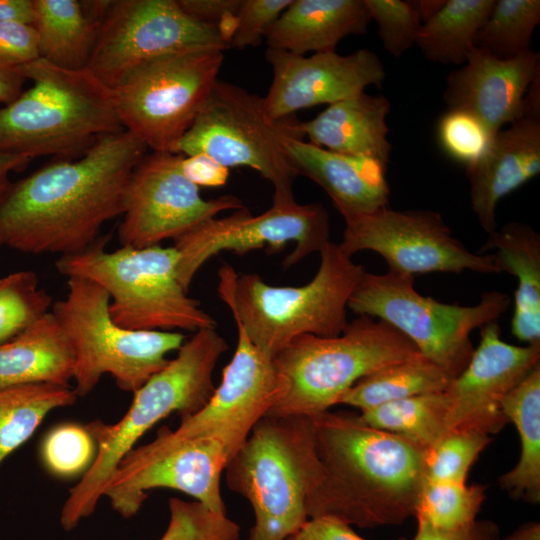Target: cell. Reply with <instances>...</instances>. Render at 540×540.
<instances>
[{
    "instance_id": "1",
    "label": "cell",
    "mask_w": 540,
    "mask_h": 540,
    "mask_svg": "<svg viewBox=\"0 0 540 540\" xmlns=\"http://www.w3.org/2000/svg\"><path fill=\"white\" fill-rule=\"evenodd\" d=\"M148 152L121 130L98 139L83 155L55 159L13 182L0 203V248L25 254H75L122 215L129 176Z\"/></svg>"
},
{
    "instance_id": "2",
    "label": "cell",
    "mask_w": 540,
    "mask_h": 540,
    "mask_svg": "<svg viewBox=\"0 0 540 540\" xmlns=\"http://www.w3.org/2000/svg\"><path fill=\"white\" fill-rule=\"evenodd\" d=\"M312 419L322 475L307 499L308 518L375 528L415 515L425 449L352 412L326 411Z\"/></svg>"
},
{
    "instance_id": "3",
    "label": "cell",
    "mask_w": 540,
    "mask_h": 540,
    "mask_svg": "<svg viewBox=\"0 0 540 540\" xmlns=\"http://www.w3.org/2000/svg\"><path fill=\"white\" fill-rule=\"evenodd\" d=\"M227 349L216 328L196 331L174 359L133 393L128 411L118 422L95 420L86 425L97 452L81 480L69 490L60 513L64 530H73L95 511L119 462L149 429L174 412L181 417L191 415L208 402L216 389L213 372Z\"/></svg>"
},
{
    "instance_id": "4",
    "label": "cell",
    "mask_w": 540,
    "mask_h": 540,
    "mask_svg": "<svg viewBox=\"0 0 540 540\" xmlns=\"http://www.w3.org/2000/svg\"><path fill=\"white\" fill-rule=\"evenodd\" d=\"M32 85L0 108V151L74 159L123 129L113 90L87 69L67 70L41 58L20 67Z\"/></svg>"
},
{
    "instance_id": "5",
    "label": "cell",
    "mask_w": 540,
    "mask_h": 540,
    "mask_svg": "<svg viewBox=\"0 0 540 540\" xmlns=\"http://www.w3.org/2000/svg\"><path fill=\"white\" fill-rule=\"evenodd\" d=\"M314 277L301 286H274L254 273L220 268L218 294L251 342L273 358L301 335L333 337L348 324V302L365 269L339 244L321 250Z\"/></svg>"
},
{
    "instance_id": "6",
    "label": "cell",
    "mask_w": 540,
    "mask_h": 540,
    "mask_svg": "<svg viewBox=\"0 0 540 540\" xmlns=\"http://www.w3.org/2000/svg\"><path fill=\"white\" fill-rule=\"evenodd\" d=\"M224 471L253 509L247 540H286L309 519L307 499L322 475L312 417L266 414Z\"/></svg>"
},
{
    "instance_id": "7",
    "label": "cell",
    "mask_w": 540,
    "mask_h": 540,
    "mask_svg": "<svg viewBox=\"0 0 540 540\" xmlns=\"http://www.w3.org/2000/svg\"><path fill=\"white\" fill-rule=\"evenodd\" d=\"M418 351L384 321L358 315L333 337L301 335L273 356L278 393L269 415L314 417L360 379Z\"/></svg>"
},
{
    "instance_id": "8",
    "label": "cell",
    "mask_w": 540,
    "mask_h": 540,
    "mask_svg": "<svg viewBox=\"0 0 540 540\" xmlns=\"http://www.w3.org/2000/svg\"><path fill=\"white\" fill-rule=\"evenodd\" d=\"M109 238L99 236L87 249L60 256L57 271L101 286L110 298L111 317L122 327L193 333L216 328L214 318L178 281V253L173 246H121L107 251Z\"/></svg>"
},
{
    "instance_id": "9",
    "label": "cell",
    "mask_w": 540,
    "mask_h": 540,
    "mask_svg": "<svg viewBox=\"0 0 540 540\" xmlns=\"http://www.w3.org/2000/svg\"><path fill=\"white\" fill-rule=\"evenodd\" d=\"M67 285L66 296L53 302L51 312L74 353L73 389L78 397L89 394L104 374L121 390L134 393L186 340L178 331L122 327L111 317L110 298L101 286L80 277H69Z\"/></svg>"
},
{
    "instance_id": "10",
    "label": "cell",
    "mask_w": 540,
    "mask_h": 540,
    "mask_svg": "<svg viewBox=\"0 0 540 540\" xmlns=\"http://www.w3.org/2000/svg\"><path fill=\"white\" fill-rule=\"evenodd\" d=\"M299 122L294 116L271 118L263 97L218 79L191 127L169 152L203 155L228 169L251 168L272 184L273 198L295 199L293 184L299 175L286 144L304 138Z\"/></svg>"
},
{
    "instance_id": "11",
    "label": "cell",
    "mask_w": 540,
    "mask_h": 540,
    "mask_svg": "<svg viewBox=\"0 0 540 540\" xmlns=\"http://www.w3.org/2000/svg\"><path fill=\"white\" fill-rule=\"evenodd\" d=\"M500 291L484 292L472 306L440 302L414 288V276L388 270L364 272L348 302V309L391 325L424 356L453 379L469 363L474 347L470 334L497 319L510 306Z\"/></svg>"
},
{
    "instance_id": "12",
    "label": "cell",
    "mask_w": 540,
    "mask_h": 540,
    "mask_svg": "<svg viewBox=\"0 0 540 540\" xmlns=\"http://www.w3.org/2000/svg\"><path fill=\"white\" fill-rule=\"evenodd\" d=\"M218 47L157 57L112 89L123 129L151 151H170L191 127L218 80L225 58Z\"/></svg>"
},
{
    "instance_id": "13",
    "label": "cell",
    "mask_w": 540,
    "mask_h": 540,
    "mask_svg": "<svg viewBox=\"0 0 540 540\" xmlns=\"http://www.w3.org/2000/svg\"><path fill=\"white\" fill-rule=\"evenodd\" d=\"M290 242L295 247L284 260L285 268L320 253L330 242L329 214L322 203L273 198L271 207L259 215L253 216L244 206L228 216L204 221L174 240L177 278L189 292L196 273L221 251L241 255L265 247L275 253Z\"/></svg>"
},
{
    "instance_id": "14",
    "label": "cell",
    "mask_w": 540,
    "mask_h": 540,
    "mask_svg": "<svg viewBox=\"0 0 540 540\" xmlns=\"http://www.w3.org/2000/svg\"><path fill=\"white\" fill-rule=\"evenodd\" d=\"M168 428L161 427L154 440L134 447L119 462L104 493L113 510L130 518L140 510L149 490L169 488L226 514L220 481L234 452L210 436L174 439Z\"/></svg>"
},
{
    "instance_id": "15",
    "label": "cell",
    "mask_w": 540,
    "mask_h": 540,
    "mask_svg": "<svg viewBox=\"0 0 540 540\" xmlns=\"http://www.w3.org/2000/svg\"><path fill=\"white\" fill-rule=\"evenodd\" d=\"M197 47L230 48L217 27L191 17L178 0L110 1L86 69L113 89L141 64Z\"/></svg>"
},
{
    "instance_id": "16",
    "label": "cell",
    "mask_w": 540,
    "mask_h": 540,
    "mask_svg": "<svg viewBox=\"0 0 540 540\" xmlns=\"http://www.w3.org/2000/svg\"><path fill=\"white\" fill-rule=\"evenodd\" d=\"M345 220L340 248L348 255L369 250L391 271L414 276L431 272L499 273L492 253H473L433 210L387 207Z\"/></svg>"
},
{
    "instance_id": "17",
    "label": "cell",
    "mask_w": 540,
    "mask_h": 540,
    "mask_svg": "<svg viewBox=\"0 0 540 540\" xmlns=\"http://www.w3.org/2000/svg\"><path fill=\"white\" fill-rule=\"evenodd\" d=\"M182 155L147 152L131 172L118 228L121 246L148 247L177 239L220 212L244 207L233 195L204 199L182 172Z\"/></svg>"
},
{
    "instance_id": "18",
    "label": "cell",
    "mask_w": 540,
    "mask_h": 540,
    "mask_svg": "<svg viewBox=\"0 0 540 540\" xmlns=\"http://www.w3.org/2000/svg\"><path fill=\"white\" fill-rule=\"evenodd\" d=\"M497 321L480 328V342L465 369L444 390L448 399L445 434L471 430L499 432L508 420L505 396L540 365V343L517 346L501 339Z\"/></svg>"
},
{
    "instance_id": "19",
    "label": "cell",
    "mask_w": 540,
    "mask_h": 540,
    "mask_svg": "<svg viewBox=\"0 0 540 540\" xmlns=\"http://www.w3.org/2000/svg\"><path fill=\"white\" fill-rule=\"evenodd\" d=\"M235 324L236 349L223 369L219 386L200 410L181 417L176 429L168 428L172 438L214 437L235 454L272 407L278 393L273 358L251 342L237 321Z\"/></svg>"
},
{
    "instance_id": "20",
    "label": "cell",
    "mask_w": 540,
    "mask_h": 540,
    "mask_svg": "<svg viewBox=\"0 0 540 540\" xmlns=\"http://www.w3.org/2000/svg\"><path fill=\"white\" fill-rule=\"evenodd\" d=\"M265 59L273 78L263 97L273 119L317 105H331L359 93L369 86L380 87L386 78L379 56L369 49L340 55L336 51L295 55L267 48Z\"/></svg>"
},
{
    "instance_id": "21",
    "label": "cell",
    "mask_w": 540,
    "mask_h": 540,
    "mask_svg": "<svg viewBox=\"0 0 540 540\" xmlns=\"http://www.w3.org/2000/svg\"><path fill=\"white\" fill-rule=\"evenodd\" d=\"M540 71V53L533 49L509 60L474 47L466 62L446 77L447 110L477 118L494 135L522 116L526 92Z\"/></svg>"
},
{
    "instance_id": "22",
    "label": "cell",
    "mask_w": 540,
    "mask_h": 540,
    "mask_svg": "<svg viewBox=\"0 0 540 540\" xmlns=\"http://www.w3.org/2000/svg\"><path fill=\"white\" fill-rule=\"evenodd\" d=\"M540 173V115L523 114L499 130L466 167L470 202L483 230L497 228L499 201Z\"/></svg>"
},
{
    "instance_id": "23",
    "label": "cell",
    "mask_w": 540,
    "mask_h": 540,
    "mask_svg": "<svg viewBox=\"0 0 540 540\" xmlns=\"http://www.w3.org/2000/svg\"><path fill=\"white\" fill-rule=\"evenodd\" d=\"M286 147L298 175L319 185L344 219L388 206L385 166L335 153L299 137L289 139Z\"/></svg>"
},
{
    "instance_id": "24",
    "label": "cell",
    "mask_w": 540,
    "mask_h": 540,
    "mask_svg": "<svg viewBox=\"0 0 540 540\" xmlns=\"http://www.w3.org/2000/svg\"><path fill=\"white\" fill-rule=\"evenodd\" d=\"M390 110L387 97L362 92L328 105L309 121H300L298 129L314 145L387 167L392 150L387 125Z\"/></svg>"
},
{
    "instance_id": "25",
    "label": "cell",
    "mask_w": 540,
    "mask_h": 540,
    "mask_svg": "<svg viewBox=\"0 0 540 540\" xmlns=\"http://www.w3.org/2000/svg\"><path fill=\"white\" fill-rule=\"evenodd\" d=\"M364 0H292L268 28L267 48L295 55L336 51L350 35H362L370 23Z\"/></svg>"
},
{
    "instance_id": "26",
    "label": "cell",
    "mask_w": 540,
    "mask_h": 540,
    "mask_svg": "<svg viewBox=\"0 0 540 540\" xmlns=\"http://www.w3.org/2000/svg\"><path fill=\"white\" fill-rule=\"evenodd\" d=\"M74 370L72 347L51 311L0 344V390L36 383L69 386Z\"/></svg>"
},
{
    "instance_id": "27",
    "label": "cell",
    "mask_w": 540,
    "mask_h": 540,
    "mask_svg": "<svg viewBox=\"0 0 540 540\" xmlns=\"http://www.w3.org/2000/svg\"><path fill=\"white\" fill-rule=\"evenodd\" d=\"M495 250L500 272L516 277L511 332L520 341L540 343V235L529 225L510 221L491 233L480 249Z\"/></svg>"
},
{
    "instance_id": "28",
    "label": "cell",
    "mask_w": 540,
    "mask_h": 540,
    "mask_svg": "<svg viewBox=\"0 0 540 540\" xmlns=\"http://www.w3.org/2000/svg\"><path fill=\"white\" fill-rule=\"evenodd\" d=\"M39 58L63 69H86L101 20L77 0H33Z\"/></svg>"
},
{
    "instance_id": "29",
    "label": "cell",
    "mask_w": 540,
    "mask_h": 540,
    "mask_svg": "<svg viewBox=\"0 0 540 540\" xmlns=\"http://www.w3.org/2000/svg\"><path fill=\"white\" fill-rule=\"evenodd\" d=\"M501 410L516 426L521 450L515 467L500 477V485L515 499L539 503L540 365L505 396Z\"/></svg>"
},
{
    "instance_id": "30",
    "label": "cell",
    "mask_w": 540,
    "mask_h": 540,
    "mask_svg": "<svg viewBox=\"0 0 540 540\" xmlns=\"http://www.w3.org/2000/svg\"><path fill=\"white\" fill-rule=\"evenodd\" d=\"M451 379L443 368L416 351L360 379L342 396L339 404L363 412L388 402L444 391Z\"/></svg>"
},
{
    "instance_id": "31",
    "label": "cell",
    "mask_w": 540,
    "mask_h": 540,
    "mask_svg": "<svg viewBox=\"0 0 540 540\" xmlns=\"http://www.w3.org/2000/svg\"><path fill=\"white\" fill-rule=\"evenodd\" d=\"M494 4L495 0H446L421 25L415 45L431 62L461 66L475 47L476 35Z\"/></svg>"
},
{
    "instance_id": "32",
    "label": "cell",
    "mask_w": 540,
    "mask_h": 540,
    "mask_svg": "<svg viewBox=\"0 0 540 540\" xmlns=\"http://www.w3.org/2000/svg\"><path fill=\"white\" fill-rule=\"evenodd\" d=\"M77 398L70 385L36 383L1 389L0 464L32 436L48 413Z\"/></svg>"
},
{
    "instance_id": "33",
    "label": "cell",
    "mask_w": 540,
    "mask_h": 540,
    "mask_svg": "<svg viewBox=\"0 0 540 540\" xmlns=\"http://www.w3.org/2000/svg\"><path fill=\"white\" fill-rule=\"evenodd\" d=\"M448 399L444 391L388 402L361 412L369 426L428 449L445 434Z\"/></svg>"
},
{
    "instance_id": "34",
    "label": "cell",
    "mask_w": 540,
    "mask_h": 540,
    "mask_svg": "<svg viewBox=\"0 0 540 540\" xmlns=\"http://www.w3.org/2000/svg\"><path fill=\"white\" fill-rule=\"evenodd\" d=\"M540 23L539 0H495L478 31L475 47L509 60L530 50L531 39Z\"/></svg>"
},
{
    "instance_id": "35",
    "label": "cell",
    "mask_w": 540,
    "mask_h": 540,
    "mask_svg": "<svg viewBox=\"0 0 540 540\" xmlns=\"http://www.w3.org/2000/svg\"><path fill=\"white\" fill-rule=\"evenodd\" d=\"M486 487L455 482H424L415 517L442 531L471 526L486 498Z\"/></svg>"
},
{
    "instance_id": "36",
    "label": "cell",
    "mask_w": 540,
    "mask_h": 540,
    "mask_svg": "<svg viewBox=\"0 0 540 540\" xmlns=\"http://www.w3.org/2000/svg\"><path fill=\"white\" fill-rule=\"evenodd\" d=\"M52 297L39 287L37 275L21 270L0 278V344L49 312Z\"/></svg>"
},
{
    "instance_id": "37",
    "label": "cell",
    "mask_w": 540,
    "mask_h": 540,
    "mask_svg": "<svg viewBox=\"0 0 540 540\" xmlns=\"http://www.w3.org/2000/svg\"><path fill=\"white\" fill-rule=\"evenodd\" d=\"M491 441L487 434L453 430L425 450L424 482L465 483L470 467Z\"/></svg>"
},
{
    "instance_id": "38",
    "label": "cell",
    "mask_w": 540,
    "mask_h": 540,
    "mask_svg": "<svg viewBox=\"0 0 540 540\" xmlns=\"http://www.w3.org/2000/svg\"><path fill=\"white\" fill-rule=\"evenodd\" d=\"M97 445L88 428L74 422L55 426L41 445V459L46 469L58 478L84 474L93 463Z\"/></svg>"
},
{
    "instance_id": "39",
    "label": "cell",
    "mask_w": 540,
    "mask_h": 540,
    "mask_svg": "<svg viewBox=\"0 0 540 540\" xmlns=\"http://www.w3.org/2000/svg\"><path fill=\"white\" fill-rule=\"evenodd\" d=\"M169 523L159 540H238L240 527L201 503L169 500Z\"/></svg>"
},
{
    "instance_id": "40",
    "label": "cell",
    "mask_w": 540,
    "mask_h": 540,
    "mask_svg": "<svg viewBox=\"0 0 540 540\" xmlns=\"http://www.w3.org/2000/svg\"><path fill=\"white\" fill-rule=\"evenodd\" d=\"M383 48L399 58L416 43L422 25L413 1L364 0Z\"/></svg>"
},
{
    "instance_id": "41",
    "label": "cell",
    "mask_w": 540,
    "mask_h": 540,
    "mask_svg": "<svg viewBox=\"0 0 540 540\" xmlns=\"http://www.w3.org/2000/svg\"><path fill=\"white\" fill-rule=\"evenodd\" d=\"M493 136L477 118L463 111L447 110L437 123L441 149L466 167L485 151Z\"/></svg>"
},
{
    "instance_id": "42",
    "label": "cell",
    "mask_w": 540,
    "mask_h": 540,
    "mask_svg": "<svg viewBox=\"0 0 540 540\" xmlns=\"http://www.w3.org/2000/svg\"><path fill=\"white\" fill-rule=\"evenodd\" d=\"M292 0H242L229 46L239 50L261 44L268 28Z\"/></svg>"
},
{
    "instance_id": "43",
    "label": "cell",
    "mask_w": 540,
    "mask_h": 540,
    "mask_svg": "<svg viewBox=\"0 0 540 540\" xmlns=\"http://www.w3.org/2000/svg\"><path fill=\"white\" fill-rule=\"evenodd\" d=\"M39 58L38 41L31 24L0 20V62L20 68Z\"/></svg>"
},
{
    "instance_id": "44",
    "label": "cell",
    "mask_w": 540,
    "mask_h": 540,
    "mask_svg": "<svg viewBox=\"0 0 540 540\" xmlns=\"http://www.w3.org/2000/svg\"><path fill=\"white\" fill-rule=\"evenodd\" d=\"M178 3L194 19L217 27L229 43L242 0H178Z\"/></svg>"
},
{
    "instance_id": "45",
    "label": "cell",
    "mask_w": 540,
    "mask_h": 540,
    "mask_svg": "<svg viewBox=\"0 0 540 540\" xmlns=\"http://www.w3.org/2000/svg\"><path fill=\"white\" fill-rule=\"evenodd\" d=\"M417 521V531L412 540H500L497 525L488 520H476L465 529L450 532L438 530L424 520L417 519Z\"/></svg>"
},
{
    "instance_id": "46",
    "label": "cell",
    "mask_w": 540,
    "mask_h": 540,
    "mask_svg": "<svg viewBox=\"0 0 540 540\" xmlns=\"http://www.w3.org/2000/svg\"><path fill=\"white\" fill-rule=\"evenodd\" d=\"M286 540H365L351 525L332 517L309 518Z\"/></svg>"
},
{
    "instance_id": "47",
    "label": "cell",
    "mask_w": 540,
    "mask_h": 540,
    "mask_svg": "<svg viewBox=\"0 0 540 540\" xmlns=\"http://www.w3.org/2000/svg\"><path fill=\"white\" fill-rule=\"evenodd\" d=\"M183 174L198 187H219L227 182L229 169L203 155L183 156Z\"/></svg>"
},
{
    "instance_id": "48",
    "label": "cell",
    "mask_w": 540,
    "mask_h": 540,
    "mask_svg": "<svg viewBox=\"0 0 540 540\" xmlns=\"http://www.w3.org/2000/svg\"><path fill=\"white\" fill-rule=\"evenodd\" d=\"M26 78L20 68L0 62V104L7 105L22 92Z\"/></svg>"
},
{
    "instance_id": "49",
    "label": "cell",
    "mask_w": 540,
    "mask_h": 540,
    "mask_svg": "<svg viewBox=\"0 0 540 540\" xmlns=\"http://www.w3.org/2000/svg\"><path fill=\"white\" fill-rule=\"evenodd\" d=\"M32 161L25 156L8 154L0 151V203L8 193L12 181L10 174L13 171L22 170Z\"/></svg>"
},
{
    "instance_id": "50",
    "label": "cell",
    "mask_w": 540,
    "mask_h": 540,
    "mask_svg": "<svg viewBox=\"0 0 540 540\" xmlns=\"http://www.w3.org/2000/svg\"><path fill=\"white\" fill-rule=\"evenodd\" d=\"M33 0H0V20L32 24Z\"/></svg>"
},
{
    "instance_id": "51",
    "label": "cell",
    "mask_w": 540,
    "mask_h": 540,
    "mask_svg": "<svg viewBox=\"0 0 540 540\" xmlns=\"http://www.w3.org/2000/svg\"><path fill=\"white\" fill-rule=\"evenodd\" d=\"M503 540H540L539 522L523 524Z\"/></svg>"
},
{
    "instance_id": "52",
    "label": "cell",
    "mask_w": 540,
    "mask_h": 540,
    "mask_svg": "<svg viewBox=\"0 0 540 540\" xmlns=\"http://www.w3.org/2000/svg\"><path fill=\"white\" fill-rule=\"evenodd\" d=\"M446 1V0H445ZM444 0H420L413 1V4L418 12L421 23L423 24L428 19L433 17L444 5Z\"/></svg>"
}]
</instances>
